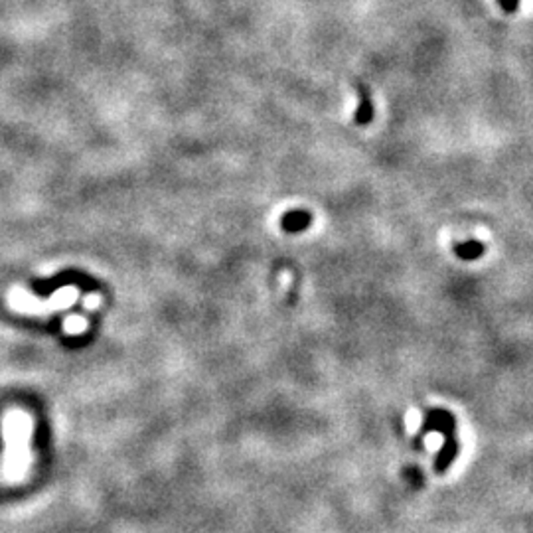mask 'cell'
<instances>
[{"label":"cell","mask_w":533,"mask_h":533,"mask_svg":"<svg viewBox=\"0 0 533 533\" xmlns=\"http://www.w3.org/2000/svg\"><path fill=\"white\" fill-rule=\"evenodd\" d=\"M78 297V290L71 289H61L58 290L53 297L40 300V298L28 295L26 290L22 289H12L9 295V305L16 310V312H24V315H48L53 310H61L73 305V300Z\"/></svg>","instance_id":"7a4b0ae2"},{"label":"cell","mask_w":533,"mask_h":533,"mask_svg":"<svg viewBox=\"0 0 533 533\" xmlns=\"http://www.w3.org/2000/svg\"><path fill=\"white\" fill-rule=\"evenodd\" d=\"M97 305H99V298L97 297H89L88 300H85V306H88V308H95Z\"/></svg>","instance_id":"9c48e42d"},{"label":"cell","mask_w":533,"mask_h":533,"mask_svg":"<svg viewBox=\"0 0 533 533\" xmlns=\"http://www.w3.org/2000/svg\"><path fill=\"white\" fill-rule=\"evenodd\" d=\"M356 89H358V97L359 103L356 113H354V122L358 127H366L369 122L374 121L376 117V109H374V101H371V91L367 85H364L362 81H356Z\"/></svg>","instance_id":"3957f363"},{"label":"cell","mask_w":533,"mask_h":533,"mask_svg":"<svg viewBox=\"0 0 533 533\" xmlns=\"http://www.w3.org/2000/svg\"><path fill=\"white\" fill-rule=\"evenodd\" d=\"M30 433H32V421L26 413L14 409L2 419V437H4L2 473L6 480L16 482L26 473L30 463V453H28Z\"/></svg>","instance_id":"6da1fadb"},{"label":"cell","mask_w":533,"mask_h":533,"mask_svg":"<svg viewBox=\"0 0 533 533\" xmlns=\"http://www.w3.org/2000/svg\"><path fill=\"white\" fill-rule=\"evenodd\" d=\"M310 221H312V216L308 213V211L302 210H295L289 211V213H285L283 216V229L285 231H292V233H297V231H302L310 226Z\"/></svg>","instance_id":"277c9868"},{"label":"cell","mask_w":533,"mask_h":533,"mask_svg":"<svg viewBox=\"0 0 533 533\" xmlns=\"http://www.w3.org/2000/svg\"><path fill=\"white\" fill-rule=\"evenodd\" d=\"M405 423H407V431L409 433H417L421 427V413L417 409H409L407 417H405Z\"/></svg>","instance_id":"8992f818"},{"label":"cell","mask_w":533,"mask_h":533,"mask_svg":"<svg viewBox=\"0 0 533 533\" xmlns=\"http://www.w3.org/2000/svg\"><path fill=\"white\" fill-rule=\"evenodd\" d=\"M443 435H438V433H431V435H427L425 437V445H427V448L431 450V453H435V450H438L440 446H443Z\"/></svg>","instance_id":"52a82bcc"},{"label":"cell","mask_w":533,"mask_h":533,"mask_svg":"<svg viewBox=\"0 0 533 533\" xmlns=\"http://www.w3.org/2000/svg\"><path fill=\"white\" fill-rule=\"evenodd\" d=\"M85 320L81 318V316H70L65 322H63V328H65V332L68 334H79L85 330Z\"/></svg>","instance_id":"5b68a950"},{"label":"cell","mask_w":533,"mask_h":533,"mask_svg":"<svg viewBox=\"0 0 533 533\" xmlns=\"http://www.w3.org/2000/svg\"><path fill=\"white\" fill-rule=\"evenodd\" d=\"M502 2V6L506 10H510V12H514V10L517 9V0H500Z\"/></svg>","instance_id":"ba28073f"}]
</instances>
